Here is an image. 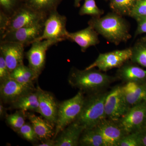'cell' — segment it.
Listing matches in <instances>:
<instances>
[{"label": "cell", "instance_id": "obj_22", "mask_svg": "<svg viewBox=\"0 0 146 146\" xmlns=\"http://www.w3.org/2000/svg\"><path fill=\"white\" fill-rule=\"evenodd\" d=\"M64 0H23L24 3L35 11L48 16L57 11L58 7Z\"/></svg>", "mask_w": 146, "mask_h": 146}, {"label": "cell", "instance_id": "obj_24", "mask_svg": "<svg viewBox=\"0 0 146 146\" xmlns=\"http://www.w3.org/2000/svg\"><path fill=\"white\" fill-rule=\"evenodd\" d=\"M138 0H110L112 12L121 16H130Z\"/></svg>", "mask_w": 146, "mask_h": 146}, {"label": "cell", "instance_id": "obj_34", "mask_svg": "<svg viewBox=\"0 0 146 146\" xmlns=\"http://www.w3.org/2000/svg\"><path fill=\"white\" fill-rule=\"evenodd\" d=\"M21 68L25 77L31 83L33 84L34 82L37 79L39 76L29 66H26L23 64L21 65Z\"/></svg>", "mask_w": 146, "mask_h": 146}, {"label": "cell", "instance_id": "obj_40", "mask_svg": "<svg viewBox=\"0 0 146 146\" xmlns=\"http://www.w3.org/2000/svg\"><path fill=\"white\" fill-rule=\"evenodd\" d=\"M82 0H74V6L75 7L78 8L80 7V2Z\"/></svg>", "mask_w": 146, "mask_h": 146}, {"label": "cell", "instance_id": "obj_26", "mask_svg": "<svg viewBox=\"0 0 146 146\" xmlns=\"http://www.w3.org/2000/svg\"><path fill=\"white\" fill-rule=\"evenodd\" d=\"M26 118V112L19 110L13 114L7 115L5 117L6 122L11 129L17 132L25 123Z\"/></svg>", "mask_w": 146, "mask_h": 146}, {"label": "cell", "instance_id": "obj_15", "mask_svg": "<svg viewBox=\"0 0 146 146\" xmlns=\"http://www.w3.org/2000/svg\"><path fill=\"white\" fill-rule=\"evenodd\" d=\"M102 133L106 146H118L121 139L127 135L117 121L105 119L96 126Z\"/></svg>", "mask_w": 146, "mask_h": 146}, {"label": "cell", "instance_id": "obj_23", "mask_svg": "<svg viewBox=\"0 0 146 146\" xmlns=\"http://www.w3.org/2000/svg\"><path fill=\"white\" fill-rule=\"evenodd\" d=\"M79 145L106 146V144L103 136L96 126L83 130L80 139Z\"/></svg>", "mask_w": 146, "mask_h": 146}, {"label": "cell", "instance_id": "obj_17", "mask_svg": "<svg viewBox=\"0 0 146 146\" xmlns=\"http://www.w3.org/2000/svg\"><path fill=\"white\" fill-rule=\"evenodd\" d=\"M99 34L91 26L81 30L68 33V40L77 44L84 52L89 47L96 46L100 43Z\"/></svg>", "mask_w": 146, "mask_h": 146}, {"label": "cell", "instance_id": "obj_29", "mask_svg": "<svg viewBox=\"0 0 146 146\" xmlns=\"http://www.w3.org/2000/svg\"><path fill=\"white\" fill-rule=\"evenodd\" d=\"M17 133L21 137L29 142L34 143L38 140L30 123H25Z\"/></svg>", "mask_w": 146, "mask_h": 146}, {"label": "cell", "instance_id": "obj_7", "mask_svg": "<svg viewBox=\"0 0 146 146\" xmlns=\"http://www.w3.org/2000/svg\"><path fill=\"white\" fill-rule=\"evenodd\" d=\"M129 109L124 98L121 85H116L108 91L104 104L106 119L118 121Z\"/></svg>", "mask_w": 146, "mask_h": 146}, {"label": "cell", "instance_id": "obj_39", "mask_svg": "<svg viewBox=\"0 0 146 146\" xmlns=\"http://www.w3.org/2000/svg\"><path fill=\"white\" fill-rule=\"evenodd\" d=\"M7 108L4 106L3 104V102L1 101L0 103V117L1 119L6 117L7 115Z\"/></svg>", "mask_w": 146, "mask_h": 146}, {"label": "cell", "instance_id": "obj_20", "mask_svg": "<svg viewBox=\"0 0 146 146\" xmlns=\"http://www.w3.org/2000/svg\"><path fill=\"white\" fill-rule=\"evenodd\" d=\"M27 118L32 126L37 139L44 141L53 138L55 129L54 126L45 119L36 116L33 113L26 112Z\"/></svg>", "mask_w": 146, "mask_h": 146}, {"label": "cell", "instance_id": "obj_13", "mask_svg": "<svg viewBox=\"0 0 146 146\" xmlns=\"http://www.w3.org/2000/svg\"><path fill=\"white\" fill-rule=\"evenodd\" d=\"M36 91L39 100V113L55 127L59 104L50 92L43 90L39 86Z\"/></svg>", "mask_w": 146, "mask_h": 146}, {"label": "cell", "instance_id": "obj_16", "mask_svg": "<svg viewBox=\"0 0 146 146\" xmlns=\"http://www.w3.org/2000/svg\"><path fill=\"white\" fill-rule=\"evenodd\" d=\"M116 77L125 83H146V70L130 60L118 68Z\"/></svg>", "mask_w": 146, "mask_h": 146}, {"label": "cell", "instance_id": "obj_28", "mask_svg": "<svg viewBox=\"0 0 146 146\" xmlns=\"http://www.w3.org/2000/svg\"><path fill=\"white\" fill-rule=\"evenodd\" d=\"M23 0H0L1 11L11 17L23 3Z\"/></svg>", "mask_w": 146, "mask_h": 146}, {"label": "cell", "instance_id": "obj_2", "mask_svg": "<svg viewBox=\"0 0 146 146\" xmlns=\"http://www.w3.org/2000/svg\"><path fill=\"white\" fill-rule=\"evenodd\" d=\"M117 79L116 77L108 75L95 68L80 70L74 67L71 69L68 81L73 87L89 94L104 91Z\"/></svg>", "mask_w": 146, "mask_h": 146}, {"label": "cell", "instance_id": "obj_42", "mask_svg": "<svg viewBox=\"0 0 146 146\" xmlns=\"http://www.w3.org/2000/svg\"><path fill=\"white\" fill-rule=\"evenodd\" d=\"M105 1H108V0H105Z\"/></svg>", "mask_w": 146, "mask_h": 146}, {"label": "cell", "instance_id": "obj_1", "mask_svg": "<svg viewBox=\"0 0 146 146\" xmlns=\"http://www.w3.org/2000/svg\"><path fill=\"white\" fill-rule=\"evenodd\" d=\"M98 33L115 45L126 42L131 37L129 27L122 16L112 12L102 17H92L88 22Z\"/></svg>", "mask_w": 146, "mask_h": 146}, {"label": "cell", "instance_id": "obj_9", "mask_svg": "<svg viewBox=\"0 0 146 146\" xmlns=\"http://www.w3.org/2000/svg\"><path fill=\"white\" fill-rule=\"evenodd\" d=\"M127 134L136 133L146 127V101L131 108L118 121Z\"/></svg>", "mask_w": 146, "mask_h": 146}, {"label": "cell", "instance_id": "obj_41", "mask_svg": "<svg viewBox=\"0 0 146 146\" xmlns=\"http://www.w3.org/2000/svg\"><path fill=\"white\" fill-rule=\"evenodd\" d=\"M142 41H143V42H146V36H145V37H143V38H142Z\"/></svg>", "mask_w": 146, "mask_h": 146}, {"label": "cell", "instance_id": "obj_37", "mask_svg": "<svg viewBox=\"0 0 146 146\" xmlns=\"http://www.w3.org/2000/svg\"><path fill=\"white\" fill-rule=\"evenodd\" d=\"M141 143V146H146V127L136 132Z\"/></svg>", "mask_w": 146, "mask_h": 146}, {"label": "cell", "instance_id": "obj_10", "mask_svg": "<svg viewBox=\"0 0 146 146\" xmlns=\"http://www.w3.org/2000/svg\"><path fill=\"white\" fill-rule=\"evenodd\" d=\"M44 23H39L7 33L1 37V41L16 42L27 47L39 40L44 30Z\"/></svg>", "mask_w": 146, "mask_h": 146}, {"label": "cell", "instance_id": "obj_5", "mask_svg": "<svg viewBox=\"0 0 146 146\" xmlns=\"http://www.w3.org/2000/svg\"><path fill=\"white\" fill-rule=\"evenodd\" d=\"M47 17L23 3L13 15L9 17L7 26L3 35L7 33L23 27L44 22Z\"/></svg>", "mask_w": 146, "mask_h": 146}, {"label": "cell", "instance_id": "obj_8", "mask_svg": "<svg viewBox=\"0 0 146 146\" xmlns=\"http://www.w3.org/2000/svg\"><path fill=\"white\" fill-rule=\"evenodd\" d=\"M131 54V48L101 53L94 63L85 69L97 68L100 70L106 72L113 68H119L130 60Z\"/></svg>", "mask_w": 146, "mask_h": 146}, {"label": "cell", "instance_id": "obj_33", "mask_svg": "<svg viewBox=\"0 0 146 146\" xmlns=\"http://www.w3.org/2000/svg\"><path fill=\"white\" fill-rule=\"evenodd\" d=\"M11 72L1 53H0V82L11 78Z\"/></svg>", "mask_w": 146, "mask_h": 146}, {"label": "cell", "instance_id": "obj_35", "mask_svg": "<svg viewBox=\"0 0 146 146\" xmlns=\"http://www.w3.org/2000/svg\"><path fill=\"white\" fill-rule=\"evenodd\" d=\"M138 23L135 36L146 33V16L136 20Z\"/></svg>", "mask_w": 146, "mask_h": 146}, {"label": "cell", "instance_id": "obj_19", "mask_svg": "<svg viewBox=\"0 0 146 146\" xmlns=\"http://www.w3.org/2000/svg\"><path fill=\"white\" fill-rule=\"evenodd\" d=\"M84 129L76 121L65 128L54 139L55 146L79 145L80 136Z\"/></svg>", "mask_w": 146, "mask_h": 146}, {"label": "cell", "instance_id": "obj_36", "mask_svg": "<svg viewBox=\"0 0 146 146\" xmlns=\"http://www.w3.org/2000/svg\"><path fill=\"white\" fill-rule=\"evenodd\" d=\"M9 17L0 11V34L2 36L7 26Z\"/></svg>", "mask_w": 146, "mask_h": 146}, {"label": "cell", "instance_id": "obj_31", "mask_svg": "<svg viewBox=\"0 0 146 146\" xmlns=\"http://www.w3.org/2000/svg\"><path fill=\"white\" fill-rule=\"evenodd\" d=\"M118 146H141L137 133L128 134L119 142Z\"/></svg>", "mask_w": 146, "mask_h": 146}, {"label": "cell", "instance_id": "obj_38", "mask_svg": "<svg viewBox=\"0 0 146 146\" xmlns=\"http://www.w3.org/2000/svg\"><path fill=\"white\" fill-rule=\"evenodd\" d=\"M55 141L54 138L48 139V140H46L40 143L35 144L34 146H55Z\"/></svg>", "mask_w": 146, "mask_h": 146}, {"label": "cell", "instance_id": "obj_21", "mask_svg": "<svg viewBox=\"0 0 146 146\" xmlns=\"http://www.w3.org/2000/svg\"><path fill=\"white\" fill-rule=\"evenodd\" d=\"M11 104V107L14 109L39 113V100L36 89L21 97Z\"/></svg>", "mask_w": 146, "mask_h": 146}, {"label": "cell", "instance_id": "obj_4", "mask_svg": "<svg viewBox=\"0 0 146 146\" xmlns=\"http://www.w3.org/2000/svg\"><path fill=\"white\" fill-rule=\"evenodd\" d=\"M84 97L83 92L80 91L75 96L58 105L54 139H55L65 127L75 121L81 111Z\"/></svg>", "mask_w": 146, "mask_h": 146}, {"label": "cell", "instance_id": "obj_18", "mask_svg": "<svg viewBox=\"0 0 146 146\" xmlns=\"http://www.w3.org/2000/svg\"><path fill=\"white\" fill-rule=\"evenodd\" d=\"M121 87L124 98L129 108L146 101V83L127 82Z\"/></svg>", "mask_w": 146, "mask_h": 146}, {"label": "cell", "instance_id": "obj_14", "mask_svg": "<svg viewBox=\"0 0 146 146\" xmlns=\"http://www.w3.org/2000/svg\"><path fill=\"white\" fill-rule=\"evenodd\" d=\"M0 83L1 100L5 103L11 104L21 97L36 89L23 85L11 78Z\"/></svg>", "mask_w": 146, "mask_h": 146}, {"label": "cell", "instance_id": "obj_12", "mask_svg": "<svg viewBox=\"0 0 146 146\" xmlns=\"http://www.w3.org/2000/svg\"><path fill=\"white\" fill-rule=\"evenodd\" d=\"M25 46L16 42L1 41L0 53L2 54L11 73L23 65Z\"/></svg>", "mask_w": 146, "mask_h": 146}, {"label": "cell", "instance_id": "obj_11", "mask_svg": "<svg viewBox=\"0 0 146 146\" xmlns=\"http://www.w3.org/2000/svg\"><path fill=\"white\" fill-rule=\"evenodd\" d=\"M58 43L52 40H37L32 44L30 48L26 52L29 67L39 76L44 68L47 50Z\"/></svg>", "mask_w": 146, "mask_h": 146}, {"label": "cell", "instance_id": "obj_25", "mask_svg": "<svg viewBox=\"0 0 146 146\" xmlns=\"http://www.w3.org/2000/svg\"><path fill=\"white\" fill-rule=\"evenodd\" d=\"M132 54L130 60L141 67L146 68V43L141 40L131 48Z\"/></svg>", "mask_w": 146, "mask_h": 146}, {"label": "cell", "instance_id": "obj_6", "mask_svg": "<svg viewBox=\"0 0 146 146\" xmlns=\"http://www.w3.org/2000/svg\"><path fill=\"white\" fill-rule=\"evenodd\" d=\"M67 22V17L60 15L57 10L51 13L45 20L43 34L38 40H52L59 43L68 40Z\"/></svg>", "mask_w": 146, "mask_h": 146}, {"label": "cell", "instance_id": "obj_30", "mask_svg": "<svg viewBox=\"0 0 146 146\" xmlns=\"http://www.w3.org/2000/svg\"><path fill=\"white\" fill-rule=\"evenodd\" d=\"M135 20L146 16V0H138L130 16Z\"/></svg>", "mask_w": 146, "mask_h": 146}, {"label": "cell", "instance_id": "obj_3", "mask_svg": "<svg viewBox=\"0 0 146 146\" xmlns=\"http://www.w3.org/2000/svg\"><path fill=\"white\" fill-rule=\"evenodd\" d=\"M108 91H103L87 94L84 97L81 111L76 121L84 129L98 125L106 119L104 104Z\"/></svg>", "mask_w": 146, "mask_h": 146}, {"label": "cell", "instance_id": "obj_27", "mask_svg": "<svg viewBox=\"0 0 146 146\" xmlns=\"http://www.w3.org/2000/svg\"><path fill=\"white\" fill-rule=\"evenodd\" d=\"M104 13V10L100 9L97 6L96 0H84L79 12L80 16L89 15L95 18L101 17Z\"/></svg>", "mask_w": 146, "mask_h": 146}, {"label": "cell", "instance_id": "obj_32", "mask_svg": "<svg viewBox=\"0 0 146 146\" xmlns=\"http://www.w3.org/2000/svg\"><path fill=\"white\" fill-rule=\"evenodd\" d=\"M10 76L11 78L15 80L16 81L23 85L29 87L35 88L34 85L32 84L28 80H27L24 76L21 71V66L16 68L11 73Z\"/></svg>", "mask_w": 146, "mask_h": 146}]
</instances>
